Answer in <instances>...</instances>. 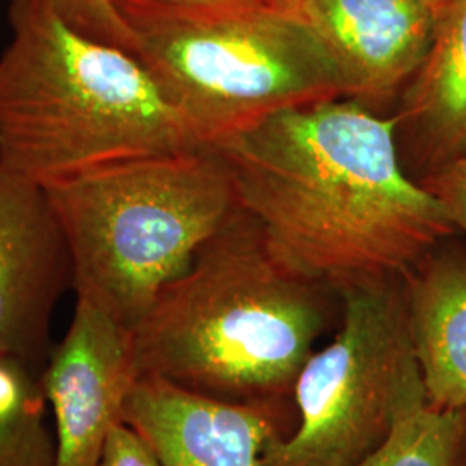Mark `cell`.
I'll return each mask as SVG.
<instances>
[{
  "label": "cell",
  "instance_id": "3957f363",
  "mask_svg": "<svg viewBox=\"0 0 466 466\" xmlns=\"http://www.w3.org/2000/svg\"><path fill=\"white\" fill-rule=\"evenodd\" d=\"M0 52V167L52 188L102 167L206 147L149 69L71 28L52 0H11Z\"/></svg>",
  "mask_w": 466,
  "mask_h": 466
},
{
  "label": "cell",
  "instance_id": "4fadbf2b",
  "mask_svg": "<svg viewBox=\"0 0 466 466\" xmlns=\"http://www.w3.org/2000/svg\"><path fill=\"white\" fill-rule=\"evenodd\" d=\"M465 460L466 410L433 408L420 383L400 402L382 444L350 466H465Z\"/></svg>",
  "mask_w": 466,
  "mask_h": 466
},
{
  "label": "cell",
  "instance_id": "5bb4252c",
  "mask_svg": "<svg viewBox=\"0 0 466 466\" xmlns=\"http://www.w3.org/2000/svg\"><path fill=\"white\" fill-rule=\"evenodd\" d=\"M40 377L16 360H0V466H56Z\"/></svg>",
  "mask_w": 466,
  "mask_h": 466
},
{
  "label": "cell",
  "instance_id": "52a82bcc",
  "mask_svg": "<svg viewBox=\"0 0 466 466\" xmlns=\"http://www.w3.org/2000/svg\"><path fill=\"white\" fill-rule=\"evenodd\" d=\"M73 289L66 235L47 190L0 167V354L42 375L50 323Z\"/></svg>",
  "mask_w": 466,
  "mask_h": 466
},
{
  "label": "cell",
  "instance_id": "277c9868",
  "mask_svg": "<svg viewBox=\"0 0 466 466\" xmlns=\"http://www.w3.org/2000/svg\"><path fill=\"white\" fill-rule=\"evenodd\" d=\"M149 69L202 146L287 109L346 97L300 0H115Z\"/></svg>",
  "mask_w": 466,
  "mask_h": 466
},
{
  "label": "cell",
  "instance_id": "9c48e42d",
  "mask_svg": "<svg viewBox=\"0 0 466 466\" xmlns=\"http://www.w3.org/2000/svg\"><path fill=\"white\" fill-rule=\"evenodd\" d=\"M300 7L339 67L346 97L371 109L413 80L439 17L421 0H300Z\"/></svg>",
  "mask_w": 466,
  "mask_h": 466
},
{
  "label": "cell",
  "instance_id": "5b68a950",
  "mask_svg": "<svg viewBox=\"0 0 466 466\" xmlns=\"http://www.w3.org/2000/svg\"><path fill=\"white\" fill-rule=\"evenodd\" d=\"M73 259V290L132 330L237 213L213 147L138 157L47 188Z\"/></svg>",
  "mask_w": 466,
  "mask_h": 466
},
{
  "label": "cell",
  "instance_id": "8fae6325",
  "mask_svg": "<svg viewBox=\"0 0 466 466\" xmlns=\"http://www.w3.org/2000/svg\"><path fill=\"white\" fill-rule=\"evenodd\" d=\"M396 117L421 177L465 156L466 0H451L437 17L431 50L400 94Z\"/></svg>",
  "mask_w": 466,
  "mask_h": 466
},
{
  "label": "cell",
  "instance_id": "e0dca14e",
  "mask_svg": "<svg viewBox=\"0 0 466 466\" xmlns=\"http://www.w3.org/2000/svg\"><path fill=\"white\" fill-rule=\"evenodd\" d=\"M99 466H163L147 441L125 420L115 425L102 451Z\"/></svg>",
  "mask_w": 466,
  "mask_h": 466
},
{
  "label": "cell",
  "instance_id": "8992f818",
  "mask_svg": "<svg viewBox=\"0 0 466 466\" xmlns=\"http://www.w3.org/2000/svg\"><path fill=\"white\" fill-rule=\"evenodd\" d=\"M332 342L315 350L294 387L296 431L275 435L263 466H350L392 431L400 402L421 382L404 279L339 294Z\"/></svg>",
  "mask_w": 466,
  "mask_h": 466
},
{
  "label": "cell",
  "instance_id": "d6986e66",
  "mask_svg": "<svg viewBox=\"0 0 466 466\" xmlns=\"http://www.w3.org/2000/svg\"><path fill=\"white\" fill-rule=\"evenodd\" d=\"M4 358H7V356H4V354H0V360H4Z\"/></svg>",
  "mask_w": 466,
  "mask_h": 466
},
{
  "label": "cell",
  "instance_id": "ac0fdd59",
  "mask_svg": "<svg viewBox=\"0 0 466 466\" xmlns=\"http://www.w3.org/2000/svg\"><path fill=\"white\" fill-rule=\"evenodd\" d=\"M425 5H429L433 13L439 16L442 13V9L450 4L451 0H421Z\"/></svg>",
  "mask_w": 466,
  "mask_h": 466
},
{
  "label": "cell",
  "instance_id": "ba28073f",
  "mask_svg": "<svg viewBox=\"0 0 466 466\" xmlns=\"http://www.w3.org/2000/svg\"><path fill=\"white\" fill-rule=\"evenodd\" d=\"M137 377L132 332L76 299L66 335L40 375L54 413L56 466H99Z\"/></svg>",
  "mask_w": 466,
  "mask_h": 466
},
{
  "label": "cell",
  "instance_id": "7a4b0ae2",
  "mask_svg": "<svg viewBox=\"0 0 466 466\" xmlns=\"http://www.w3.org/2000/svg\"><path fill=\"white\" fill-rule=\"evenodd\" d=\"M327 290L283 267L238 208L130 330L137 373L273 413L327 329Z\"/></svg>",
  "mask_w": 466,
  "mask_h": 466
},
{
  "label": "cell",
  "instance_id": "9a60e30c",
  "mask_svg": "<svg viewBox=\"0 0 466 466\" xmlns=\"http://www.w3.org/2000/svg\"><path fill=\"white\" fill-rule=\"evenodd\" d=\"M57 13L71 28L100 44L134 54L138 40L130 25L121 16L115 0H52Z\"/></svg>",
  "mask_w": 466,
  "mask_h": 466
},
{
  "label": "cell",
  "instance_id": "6da1fadb",
  "mask_svg": "<svg viewBox=\"0 0 466 466\" xmlns=\"http://www.w3.org/2000/svg\"><path fill=\"white\" fill-rule=\"evenodd\" d=\"M215 149L271 254L339 294L404 279L456 233L404 169L398 117L360 100L287 109Z\"/></svg>",
  "mask_w": 466,
  "mask_h": 466
},
{
  "label": "cell",
  "instance_id": "7c38bea8",
  "mask_svg": "<svg viewBox=\"0 0 466 466\" xmlns=\"http://www.w3.org/2000/svg\"><path fill=\"white\" fill-rule=\"evenodd\" d=\"M410 329L429 404L466 410V254L441 249L404 277Z\"/></svg>",
  "mask_w": 466,
  "mask_h": 466
},
{
  "label": "cell",
  "instance_id": "2e32d148",
  "mask_svg": "<svg viewBox=\"0 0 466 466\" xmlns=\"http://www.w3.org/2000/svg\"><path fill=\"white\" fill-rule=\"evenodd\" d=\"M442 204L456 233L466 237V154L420 178Z\"/></svg>",
  "mask_w": 466,
  "mask_h": 466
},
{
  "label": "cell",
  "instance_id": "30bf717a",
  "mask_svg": "<svg viewBox=\"0 0 466 466\" xmlns=\"http://www.w3.org/2000/svg\"><path fill=\"white\" fill-rule=\"evenodd\" d=\"M123 420L140 433L163 466H263L277 432L273 413L213 400L156 377H137Z\"/></svg>",
  "mask_w": 466,
  "mask_h": 466
}]
</instances>
